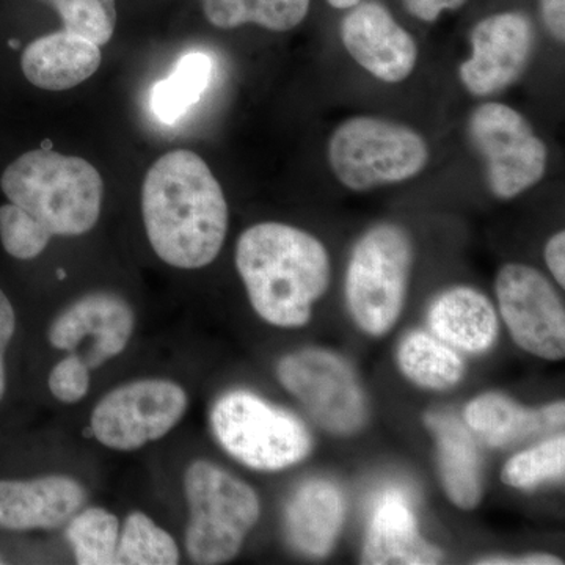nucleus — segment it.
I'll return each mask as SVG.
<instances>
[{"label": "nucleus", "instance_id": "1", "mask_svg": "<svg viewBox=\"0 0 565 565\" xmlns=\"http://www.w3.org/2000/svg\"><path fill=\"white\" fill-rule=\"evenodd\" d=\"M141 214L152 250L169 266L202 269L221 253L230 212L221 182L196 152H166L145 174Z\"/></svg>", "mask_w": 565, "mask_h": 565}, {"label": "nucleus", "instance_id": "2", "mask_svg": "<svg viewBox=\"0 0 565 565\" xmlns=\"http://www.w3.org/2000/svg\"><path fill=\"white\" fill-rule=\"evenodd\" d=\"M236 267L253 310L273 326L310 321L330 285L329 253L313 234L278 222L253 225L236 245Z\"/></svg>", "mask_w": 565, "mask_h": 565}, {"label": "nucleus", "instance_id": "3", "mask_svg": "<svg viewBox=\"0 0 565 565\" xmlns=\"http://www.w3.org/2000/svg\"><path fill=\"white\" fill-rule=\"evenodd\" d=\"M0 188L52 236H81L102 215V174L77 156L43 148L25 152L7 167Z\"/></svg>", "mask_w": 565, "mask_h": 565}, {"label": "nucleus", "instance_id": "4", "mask_svg": "<svg viewBox=\"0 0 565 565\" xmlns=\"http://www.w3.org/2000/svg\"><path fill=\"white\" fill-rule=\"evenodd\" d=\"M189 520L185 548L195 564L228 563L262 514L250 486L206 460H195L184 476Z\"/></svg>", "mask_w": 565, "mask_h": 565}, {"label": "nucleus", "instance_id": "5", "mask_svg": "<svg viewBox=\"0 0 565 565\" xmlns=\"http://www.w3.org/2000/svg\"><path fill=\"white\" fill-rule=\"evenodd\" d=\"M414 263L411 234L396 223H379L356 241L348 274L345 300L363 332L382 337L403 311Z\"/></svg>", "mask_w": 565, "mask_h": 565}, {"label": "nucleus", "instance_id": "6", "mask_svg": "<svg viewBox=\"0 0 565 565\" xmlns=\"http://www.w3.org/2000/svg\"><path fill=\"white\" fill-rule=\"evenodd\" d=\"M429 161V147L414 129L377 117H353L334 129L329 162L338 181L364 192L412 180Z\"/></svg>", "mask_w": 565, "mask_h": 565}, {"label": "nucleus", "instance_id": "7", "mask_svg": "<svg viewBox=\"0 0 565 565\" xmlns=\"http://www.w3.org/2000/svg\"><path fill=\"white\" fill-rule=\"evenodd\" d=\"M211 424L225 451L253 470H285L313 449V438L297 416L247 392L221 397Z\"/></svg>", "mask_w": 565, "mask_h": 565}, {"label": "nucleus", "instance_id": "8", "mask_svg": "<svg viewBox=\"0 0 565 565\" xmlns=\"http://www.w3.org/2000/svg\"><path fill=\"white\" fill-rule=\"evenodd\" d=\"M468 137L486 163L487 184L497 199H515L545 177V143L512 107L500 103L476 107L468 118Z\"/></svg>", "mask_w": 565, "mask_h": 565}, {"label": "nucleus", "instance_id": "9", "mask_svg": "<svg viewBox=\"0 0 565 565\" xmlns=\"http://www.w3.org/2000/svg\"><path fill=\"white\" fill-rule=\"evenodd\" d=\"M277 374L286 392L299 399L327 433L352 435L366 424V394L343 356L303 349L281 359Z\"/></svg>", "mask_w": 565, "mask_h": 565}, {"label": "nucleus", "instance_id": "10", "mask_svg": "<svg viewBox=\"0 0 565 565\" xmlns=\"http://www.w3.org/2000/svg\"><path fill=\"white\" fill-rule=\"evenodd\" d=\"M188 403L184 390L163 379L118 386L93 411V435L106 448L136 451L166 437L181 422Z\"/></svg>", "mask_w": 565, "mask_h": 565}, {"label": "nucleus", "instance_id": "11", "mask_svg": "<svg viewBox=\"0 0 565 565\" xmlns=\"http://www.w3.org/2000/svg\"><path fill=\"white\" fill-rule=\"evenodd\" d=\"M494 291L505 326L523 351L564 359V303L544 275L525 264H508L498 273Z\"/></svg>", "mask_w": 565, "mask_h": 565}, {"label": "nucleus", "instance_id": "12", "mask_svg": "<svg viewBox=\"0 0 565 565\" xmlns=\"http://www.w3.org/2000/svg\"><path fill=\"white\" fill-rule=\"evenodd\" d=\"M470 40L473 51L459 66V76L463 87L478 98L511 87L533 58V22L520 11H505L479 21Z\"/></svg>", "mask_w": 565, "mask_h": 565}, {"label": "nucleus", "instance_id": "13", "mask_svg": "<svg viewBox=\"0 0 565 565\" xmlns=\"http://www.w3.org/2000/svg\"><path fill=\"white\" fill-rule=\"evenodd\" d=\"M132 308L117 294L93 292L81 297L55 318L50 341L55 349L79 352L90 370L120 355L134 332Z\"/></svg>", "mask_w": 565, "mask_h": 565}, {"label": "nucleus", "instance_id": "14", "mask_svg": "<svg viewBox=\"0 0 565 565\" xmlns=\"http://www.w3.org/2000/svg\"><path fill=\"white\" fill-rule=\"evenodd\" d=\"M341 40L349 55L379 81L397 84L414 73L418 46L379 2H360L341 21Z\"/></svg>", "mask_w": 565, "mask_h": 565}, {"label": "nucleus", "instance_id": "15", "mask_svg": "<svg viewBox=\"0 0 565 565\" xmlns=\"http://www.w3.org/2000/svg\"><path fill=\"white\" fill-rule=\"evenodd\" d=\"M84 503V487L68 476L0 479V530H54L70 522Z\"/></svg>", "mask_w": 565, "mask_h": 565}, {"label": "nucleus", "instance_id": "16", "mask_svg": "<svg viewBox=\"0 0 565 565\" xmlns=\"http://www.w3.org/2000/svg\"><path fill=\"white\" fill-rule=\"evenodd\" d=\"M444 552L419 534L414 511L399 490L382 494L373 512L362 555L371 565H433Z\"/></svg>", "mask_w": 565, "mask_h": 565}, {"label": "nucleus", "instance_id": "17", "mask_svg": "<svg viewBox=\"0 0 565 565\" xmlns=\"http://www.w3.org/2000/svg\"><path fill=\"white\" fill-rule=\"evenodd\" d=\"M468 426L493 448L508 446L563 429L565 404L526 408L500 393H486L465 408Z\"/></svg>", "mask_w": 565, "mask_h": 565}, {"label": "nucleus", "instance_id": "18", "mask_svg": "<svg viewBox=\"0 0 565 565\" xmlns=\"http://www.w3.org/2000/svg\"><path fill=\"white\" fill-rule=\"evenodd\" d=\"M102 62L98 44L61 31L32 41L22 54L21 68L41 90L63 92L90 79Z\"/></svg>", "mask_w": 565, "mask_h": 565}, {"label": "nucleus", "instance_id": "19", "mask_svg": "<svg viewBox=\"0 0 565 565\" xmlns=\"http://www.w3.org/2000/svg\"><path fill=\"white\" fill-rule=\"evenodd\" d=\"M344 514V497L337 486L323 479L305 482L286 509L289 541L305 555L327 556L343 527Z\"/></svg>", "mask_w": 565, "mask_h": 565}, {"label": "nucleus", "instance_id": "20", "mask_svg": "<svg viewBox=\"0 0 565 565\" xmlns=\"http://www.w3.org/2000/svg\"><path fill=\"white\" fill-rule=\"evenodd\" d=\"M429 326L445 344L471 353L489 351L500 329L492 302L468 286H456L434 300Z\"/></svg>", "mask_w": 565, "mask_h": 565}, {"label": "nucleus", "instance_id": "21", "mask_svg": "<svg viewBox=\"0 0 565 565\" xmlns=\"http://www.w3.org/2000/svg\"><path fill=\"white\" fill-rule=\"evenodd\" d=\"M424 423L437 440L441 484L449 500L462 509H473L482 498L481 457L467 427L455 416L427 414Z\"/></svg>", "mask_w": 565, "mask_h": 565}, {"label": "nucleus", "instance_id": "22", "mask_svg": "<svg viewBox=\"0 0 565 565\" xmlns=\"http://www.w3.org/2000/svg\"><path fill=\"white\" fill-rule=\"evenodd\" d=\"M397 364L405 377L429 390L452 388L462 381L463 360L451 345L424 332H412L397 349Z\"/></svg>", "mask_w": 565, "mask_h": 565}, {"label": "nucleus", "instance_id": "23", "mask_svg": "<svg viewBox=\"0 0 565 565\" xmlns=\"http://www.w3.org/2000/svg\"><path fill=\"white\" fill-rule=\"evenodd\" d=\"M311 0H202L203 13L218 29L258 24L288 32L307 18Z\"/></svg>", "mask_w": 565, "mask_h": 565}, {"label": "nucleus", "instance_id": "24", "mask_svg": "<svg viewBox=\"0 0 565 565\" xmlns=\"http://www.w3.org/2000/svg\"><path fill=\"white\" fill-rule=\"evenodd\" d=\"M212 76V61L204 52L182 55L177 68L166 79L156 82L151 93V109L166 125H173L200 102Z\"/></svg>", "mask_w": 565, "mask_h": 565}, {"label": "nucleus", "instance_id": "25", "mask_svg": "<svg viewBox=\"0 0 565 565\" xmlns=\"http://www.w3.org/2000/svg\"><path fill=\"white\" fill-rule=\"evenodd\" d=\"M66 537L81 565L117 564L120 525L118 519L102 508L85 509L71 519Z\"/></svg>", "mask_w": 565, "mask_h": 565}, {"label": "nucleus", "instance_id": "26", "mask_svg": "<svg viewBox=\"0 0 565 565\" xmlns=\"http://www.w3.org/2000/svg\"><path fill=\"white\" fill-rule=\"evenodd\" d=\"M178 563H180V550L172 535L141 512H132L126 519L118 539L117 564L174 565Z\"/></svg>", "mask_w": 565, "mask_h": 565}, {"label": "nucleus", "instance_id": "27", "mask_svg": "<svg viewBox=\"0 0 565 565\" xmlns=\"http://www.w3.org/2000/svg\"><path fill=\"white\" fill-rule=\"evenodd\" d=\"M565 473V437L550 440L509 459L501 473L504 484L515 489H534L546 481L563 479Z\"/></svg>", "mask_w": 565, "mask_h": 565}, {"label": "nucleus", "instance_id": "28", "mask_svg": "<svg viewBox=\"0 0 565 565\" xmlns=\"http://www.w3.org/2000/svg\"><path fill=\"white\" fill-rule=\"evenodd\" d=\"M50 3L63 21V31L98 44L109 43L117 25L115 0H41Z\"/></svg>", "mask_w": 565, "mask_h": 565}, {"label": "nucleus", "instance_id": "29", "mask_svg": "<svg viewBox=\"0 0 565 565\" xmlns=\"http://www.w3.org/2000/svg\"><path fill=\"white\" fill-rule=\"evenodd\" d=\"M52 234L17 204L0 206V243L13 258H36L46 250Z\"/></svg>", "mask_w": 565, "mask_h": 565}, {"label": "nucleus", "instance_id": "30", "mask_svg": "<svg viewBox=\"0 0 565 565\" xmlns=\"http://www.w3.org/2000/svg\"><path fill=\"white\" fill-rule=\"evenodd\" d=\"M88 386H90V367L76 353H71L51 371L50 390L52 396L61 403H79L87 394Z\"/></svg>", "mask_w": 565, "mask_h": 565}, {"label": "nucleus", "instance_id": "31", "mask_svg": "<svg viewBox=\"0 0 565 565\" xmlns=\"http://www.w3.org/2000/svg\"><path fill=\"white\" fill-rule=\"evenodd\" d=\"M17 330V315L9 297L0 289V401L7 390L6 352Z\"/></svg>", "mask_w": 565, "mask_h": 565}, {"label": "nucleus", "instance_id": "32", "mask_svg": "<svg viewBox=\"0 0 565 565\" xmlns=\"http://www.w3.org/2000/svg\"><path fill=\"white\" fill-rule=\"evenodd\" d=\"M403 3L416 20L434 22L445 10L462 9L467 0H403Z\"/></svg>", "mask_w": 565, "mask_h": 565}, {"label": "nucleus", "instance_id": "33", "mask_svg": "<svg viewBox=\"0 0 565 565\" xmlns=\"http://www.w3.org/2000/svg\"><path fill=\"white\" fill-rule=\"evenodd\" d=\"M541 13L550 35L559 43H564L565 0H541Z\"/></svg>", "mask_w": 565, "mask_h": 565}, {"label": "nucleus", "instance_id": "34", "mask_svg": "<svg viewBox=\"0 0 565 565\" xmlns=\"http://www.w3.org/2000/svg\"><path fill=\"white\" fill-rule=\"evenodd\" d=\"M545 263L561 288L565 286V233H556L545 245Z\"/></svg>", "mask_w": 565, "mask_h": 565}, {"label": "nucleus", "instance_id": "35", "mask_svg": "<svg viewBox=\"0 0 565 565\" xmlns=\"http://www.w3.org/2000/svg\"><path fill=\"white\" fill-rule=\"evenodd\" d=\"M476 564L482 565H557L563 564L559 557L552 555H526V556H490L482 557Z\"/></svg>", "mask_w": 565, "mask_h": 565}, {"label": "nucleus", "instance_id": "36", "mask_svg": "<svg viewBox=\"0 0 565 565\" xmlns=\"http://www.w3.org/2000/svg\"><path fill=\"white\" fill-rule=\"evenodd\" d=\"M327 2H329L333 9L348 10L352 9V7H355L356 3L362 2V0H327Z\"/></svg>", "mask_w": 565, "mask_h": 565}, {"label": "nucleus", "instance_id": "37", "mask_svg": "<svg viewBox=\"0 0 565 565\" xmlns=\"http://www.w3.org/2000/svg\"><path fill=\"white\" fill-rule=\"evenodd\" d=\"M41 148H43V150H52L51 140H44L43 145H41Z\"/></svg>", "mask_w": 565, "mask_h": 565}, {"label": "nucleus", "instance_id": "38", "mask_svg": "<svg viewBox=\"0 0 565 565\" xmlns=\"http://www.w3.org/2000/svg\"><path fill=\"white\" fill-rule=\"evenodd\" d=\"M9 46L10 47H14V50H17V47H20V41H18V40H10L9 41Z\"/></svg>", "mask_w": 565, "mask_h": 565}, {"label": "nucleus", "instance_id": "39", "mask_svg": "<svg viewBox=\"0 0 565 565\" xmlns=\"http://www.w3.org/2000/svg\"><path fill=\"white\" fill-rule=\"evenodd\" d=\"M6 564V559H3L2 556H0V565Z\"/></svg>", "mask_w": 565, "mask_h": 565}]
</instances>
